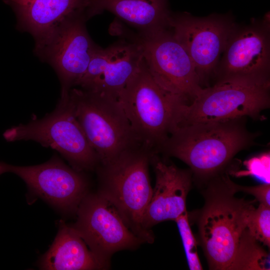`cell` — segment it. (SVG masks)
<instances>
[{
  "label": "cell",
  "mask_w": 270,
  "mask_h": 270,
  "mask_svg": "<svg viewBox=\"0 0 270 270\" xmlns=\"http://www.w3.org/2000/svg\"><path fill=\"white\" fill-rule=\"evenodd\" d=\"M12 172L26 183L30 190L62 210L76 209L86 196L84 176L57 156L32 166H16L0 162V175Z\"/></svg>",
  "instance_id": "obj_14"
},
{
  "label": "cell",
  "mask_w": 270,
  "mask_h": 270,
  "mask_svg": "<svg viewBox=\"0 0 270 270\" xmlns=\"http://www.w3.org/2000/svg\"><path fill=\"white\" fill-rule=\"evenodd\" d=\"M72 226L90 248L102 268L114 252L136 248L144 242L128 226L115 206L99 192L85 196Z\"/></svg>",
  "instance_id": "obj_9"
},
{
  "label": "cell",
  "mask_w": 270,
  "mask_h": 270,
  "mask_svg": "<svg viewBox=\"0 0 270 270\" xmlns=\"http://www.w3.org/2000/svg\"><path fill=\"white\" fill-rule=\"evenodd\" d=\"M236 26L228 16L197 17L186 12L172 14L170 28L193 62L202 88L214 74Z\"/></svg>",
  "instance_id": "obj_10"
},
{
  "label": "cell",
  "mask_w": 270,
  "mask_h": 270,
  "mask_svg": "<svg viewBox=\"0 0 270 270\" xmlns=\"http://www.w3.org/2000/svg\"><path fill=\"white\" fill-rule=\"evenodd\" d=\"M247 118L175 126L158 154L186 163L200 188L227 172L238 152L256 144L258 134L248 130Z\"/></svg>",
  "instance_id": "obj_2"
},
{
  "label": "cell",
  "mask_w": 270,
  "mask_h": 270,
  "mask_svg": "<svg viewBox=\"0 0 270 270\" xmlns=\"http://www.w3.org/2000/svg\"><path fill=\"white\" fill-rule=\"evenodd\" d=\"M174 221L176 222L182 240L189 269L202 270L198 254L196 241L190 226L188 212L186 210Z\"/></svg>",
  "instance_id": "obj_20"
},
{
  "label": "cell",
  "mask_w": 270,
  "mask_h": 270,
  "mask_svg": "<svg viewBox=\"0 0 270 270\" xmlns=\"http://www.w3.org/2000/svg\"><path fill=\"white\" fill-rule=\"evenodd\" d=\"M270 152L252 157L243 162L244 170H235L229 174L236 176H251L270 184Z\"/></svg>",
  "instance_id": "obj_21"
},
{
  "label": "cell",
  "mask_w": 270,
  "mask_h": 270,
  "mask_svg": "<svg viewBox=\"0 0 270 270\" xmlns=\"http://www.w3.org/2000/svg\"><path fill=\"white\" fill-rule=\"evenodd\" d=\"M40 265L42 269L49 270L102 268L72 227L62 222L54 242L43 256Z\"/></svg>",
  "instance_id": "obj_18"
},
{
  "label": "cell",
  "mask_w": 270,
  "mask_h": 270,
  "mask_svg": "<svg viewBox=\"0 0 270 270\" xmlns=\"http://www.w3.org/2000/svg\"><path fill=\"white\" fill-rule=\"evenodd\" d=\"M68 91L61 92L52 112L42 118H34L26 124L12 126L2 136L8 142L35 141L58 152L76 170H92L100 160L75 116Z\"/></svg>",
  "instance_id": "obj_6"
},
{
  "label": "cell",
  "mask_w": 270,
  "mask_h": 270,
  "mask_svg": "<svg viewBox=\"0 0 270 270\" xmlns=\"http://www.w3.org/2000/svg\"><path fill=\"white\" fill-rule=\"evenodd\" d=\"M141 143L130 147L104 164H100L99 193L116 208L128 228L144 242L152 243L151 232L142 225L144 211L152 194L148 167L152 155Z\"/></svg>",
  "instance_id": "obj_3"
},
{
  "label": "cell",
  "mask_w": 270,
  "mask_h": 270,
  "mask_svg": "<svg viewBox=\"0 0 270 270\" xmlns=\"http://www.w3.org/2000/svg\"><path fill=\"white\" fill-rule=\"evenodd\" d=\"M16 14V28L30 33L38 44L66 21L87 17L90 0H2ZM88 18V17H87Z\"/></svg>",
  "instance_id": "obj_16"
},
{
  "label": "cell",
  "mask_w": 270,
  "mask_h": 270,
  "mask_svg": "<svg viewBox=\"0 0 270 270\" xmlns=\"http://www.w3.org/2000/svg\"><path fill=\"white\" fill-rule=\"evenodd\" d=\"M234 182L226 172L198 188L204 203L188 216L198 229V242L210 270H269L268 254L248 227L258 202L235 196Z\"/></svg>",
  "instance_id": "obj_1"
},
{
  "label": "cell",
  "mask_w": 270,
  "mask_h": 270,
  "mask_svg": "<svg viewBox=\"0 0 270 270\" xmlns=\"http://www.w3.org/2000/svg\"><path fill=\"white\" fill-rule=\"evenodd\" d=\"M146 34L169 28L172 12L168 0H90L88 18L104 11Z\"/></svg>",
  "instance_id": "obj_17"
},
{
  "label": "cell",
  "mask_w": 270,
  "mask_h": 270,
  "mask_svg": "<svg viewBox=\"0 0 270 270\" xmlns=\"http://www.w3.org/2000/svg\"><path fill=\"white\" fill-rule=\"evenodd\" d=\"M88 20L86 16L71 18L46 40L35 44L34 54L56 72L60 82L61 92L76 86L98 46L87 31Z\"/></svg>",
  "instance_id": "obj_12"
},
{
  "label": "cell",
  "mask_w": 270,
  "mask_h": 270,
  "mask_svg": "<svg viewBox=\"0 0 270 270\" xmlns=\"http://www.w3.org/2000/svg\"><path fill=\"white\" fill-rule=\"evenodd\" d=\"M144 63L138 44L122 40L106 48L98 46L76 86L118 100Z\"/></svg>",
  "instance_id": "obj_13"
},
{
  "label": "cell",
  "mask_w": 270,
  "mask_h": 270,
  "mask_svg": "<svg viewBox=\"0 0 270 270\" xmlns=\"http://www.w3.org/2000/svg\"><path fill=\"white\" fill-rule=\"evenodd\" d=\"M270 82H216L204 88L190 102L179 105L174 126L242 117L260 120L261 112L270 106Z\"/></svg>",
  "instance_id": "obj_5"
},
{
  "label": "cell",
  "mask_w": 270,
  "mask_h": 270,
  "mask_svg": "<svg viewBox=\"0 0 270 270\" xmlns=\"http://www.w3.org/2000/svg\"><path fill=\"white\" fill-rule=\"evenodd\" d=\"M234 186L237 192H242L252 195L259 204L270 206V184L263 183L258 186H246L234 183Z\"/></svg>",
  "instance_id": "obj_22"
},
{
  "label": "cell",
  "mask_w": 270,
  "mask_h": 270,
  "mask_svg": "<svg viewBox=\"0 0 270 270\" xmlns=\"http://www.w3.org/2000/svg\"><path fill=\"white\" fill-rule=\"evenodd\" d=\"M68 96L75 116L100 164L140 142L118 99L73 87Z\"/></svg>",
  "instance_id": "obj_7"
},
{
  "label": "cell",
  "mask_w": 270,
  "mask_h": 270,
  "mask_svg": "<svg viewBox=\"0 0 270 270\" xmlns=\"http://www.w3.org/2000/svg\"><path fill=\"white\" fill-rule=\"evenodd\" d=\"M156 174L152 194L143 216L144 229L166 220H175L186 210V200L192 187L191 170L169 163L166 158L154 154L151 158Z\"/></svg>",
  "instance_id": "obj_15"
},
{
  "label": "cell",
  "mask_w": 270,
  "mask_h": 270,
  "mask_svg": "<svg viewBox=\"0 0 270 270\" xmlns=\"http://www.w3.org/2000/svg\"><path fill=\"white\" fill-rule=\"evenodd\" d=\"M248 227L251 235L262 246L270 247V206L259 204L250 212Z\"/></svg>",
  "instance_id": "obj_19"
},
{
  "label": "cell",
  "mask_w": 270,
  "mask_h": 270,
  "mask_svg": "<svg viewBox=\"0 0 270 270\" xmlns=\"http://www.w3.org/2000/svg\"><path fill=\"white\" fill-rule=\"evenodd\" d=\"M138 44L145 66L164 90L190 102L203 88L190 56L170 28L132 38Z\"/></svg>",
  "instance_id": "obj_8"
},
{
  "label": "cell",
  "mask_w": 270,
  "mask_h": 270,
  "mask_svg": "<svg viewBox=\"0 0 270 270\" xmlns=\"http://www.w3.org/2000/svg\"><path fill=\"white\" fill-rule=\"evenodd\" d=\"M216 82H270V33L268 20L236 26L214 70Z\"/></svg>",
  "instance_id": "obj_11"
},
{
  "label": "cell",
  "mask_w": 270,
  "mask_h": 270,
  "mask_svg": "<svg viewBox=\"0 0 270 270\" xmlns=\"http://www.w3.org/2000/svg\"><path fill=\"white\" fill-rule=\"evenodd\" d=\"M118 100L138 140L155 154L170 132L178 106L188 102L162 88L144 62Z\"/></svg>",
  "instance_id": "obj_4"
}]
</instances>
